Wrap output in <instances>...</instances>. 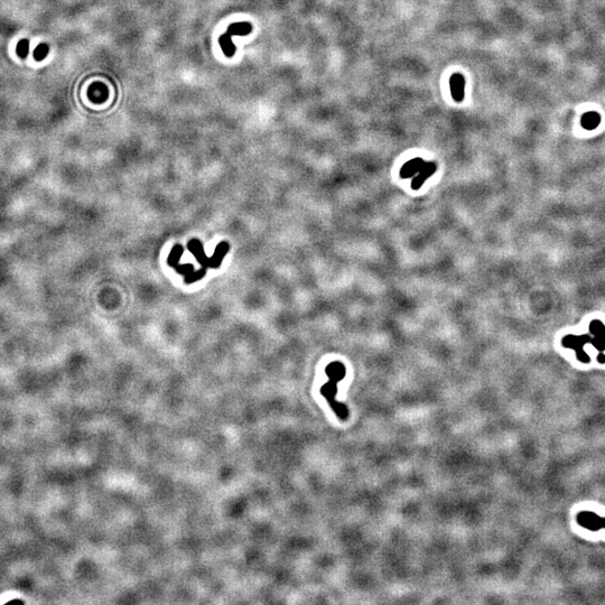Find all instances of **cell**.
Segmentation results:
<instances>
[{
  "label": "cell",
  "mask_w": 605,
  "mask_h": 605,
  "mask_svg": "<svg viewBox=\"0 0 605 605\" xmlns=\"http://www.w3.org/2000/svg\"><path fill=\"white\" fill-rule=\"evenodd\" d=\"M325 372L328 376V382L320 388V394L325 397L335 415L340 419L346 420L348 417L347 407L346 404L335 400V396L338 394V383L344 379V376L346 375V369L342 362L335 361L328 364L325 369Z\"/></svg>",
  "instance_id": "6da1fadb"
},
{
  "label": "cell",
  "mask_w": 605,
  "mask_h": 605,
  "mask_svg": "<svg viewBox=\"0 0 605 605\" xmlns=\"http://www.w3.org/2000/svg\"><path fill=\"white\" fill-rule=\"evenodd\" d=\"M252 29H254V27L249 22H238L231 24L228 27L226 33L219 37V44L221 46L223 54L227 58H232L237 52V47L232 41V37H234V36H247L251 34Z\"/></svg>",
  "instance_id": "7a4b0ae2"
},
{
  "label": "cell",
  "mask_w": 605,
  "mask_h": 605,
  "mask_svg": "<svg viewBox=\"0 0 605 605\" xmlns=\"http://www.w3.org/2000/svg\"><path fill=\"white\" fill-rule=\"evenodd\" d=\"M576 522L580 527L591 531L605 529V517H601L593 511H580L576 516Z\"/></svg>",
  "instance_id": "3957f363"
},
{
  "label": "cell",
  "mask_w": 605,
  "mask_h": 605,
  "mask_svg": "<svg viewBox=\"0 0 605 605\" xmlns=\"http://www.w3.org/2000/svg\"><path fill=\"white\" fill-rule=\"evenodd\" d=\"M450 87L452 98L455 102H462L464 100V89H465V80L464 77L460 73L452 74L450 79Z\"/></svg>",
  "instance_id": "277c9868"
},
{
  "label": "cell",
  "mask_w": 605,
  "mask_h": 605,
  "mask_svg": "<svg viewBox=\"0 0 605 605\" xmlns=\"http://www.w3.org/2000/svg\"><path fill=\"white\" fill-rule=\"evenodd\" d=\"M436 164L435 163H424V165L420 168V171L414 176L411 182V187L414 190H419L423 186L424 182L436 172Z\"/></svg>",
  "instance_id": "5b68a950"
},
{
  "label": "cell",
  "mask_w": 605,
  "mask_h": 605,
  "mask_svg": "<svg viewBox=\"0 0 605 605\" xmlns=\"http://www.w3.org/2000/svg\"><path fill=\"white\" fill-rule=\"evenodd\" d=\"M187 249L190 250L198 262L204 268H209V258L206 257L202 242L198 239H192L187 243Z\"/></svg>",
  "instance_id": "8992f818"
},
{
  "label": "cell",
  "mask_w": 605,
  "mask_h": 605,
  "mask_svg": "<svg viewBox=\"0 0 605 605\" xmlns=\"http://www.w3.org/2000/svg\"><path fill=\"white\" fill-rule=\"evenodd\" d=\"M424 160L422 158H414L408 160V162L404 164V165L402 167V170L399 172L400 177L403 178H410L414 177V176L418 173L420 171V168L424 165Z\"/></svg>",
  "instance_id": "52a82bcc"
},
{
  "label": "cell",
  "mask_w": 605,
  "mask_h": 605,
  "mask_svg": "<svg viewBox=\"0 0 605 605\" xmlns=\"http://www.w3.org/2000/svg\"><path fill=\"white\" fill-rule=\"evenodd\" d=\"M229 243L226 241L220 242L215 248L213 256L209 258V268H219L221 266L224 257H226L228 252H229Z\"/></svg>",
  "instance_id": "ba28073f"
},
{
  "label": "cell",
  "mask_w": 605,
  "mask_h": 605,
  "mask_svg": "<svg viewBox=\"0 0 605 605\" xmlns=\"http://www.w3.org/2000/svg\"><path fill=\"white\" fill-rule=\"evenodd\" d=\"M601 122V117L598 112L588 111L582 117V126L585 129L592 130L598 127Z\"/></svg>",
  "instance_id": "9c48e42d"
},
{
  "label": "cell",
  "mask_w": 605,
  "mask_h": 605,
  "mask_svg": "<svg viewBox=\"0 0 605 605\" xmlns=\"http://www.w3.org/2000/svg\"><path fill=\"white\" fill-rule=\"evenodd\" d=\"M184 252V248L181 246V244H175L173 247V249H172L170 256H168L167 258V263L168 266L175 268L177 264L179 263V260H181L182 256Z\"/></svg>",
  "instance_id": "30bf717a"
},
{
  "label": "cell",
  "mask_w": 605,
  "mask_h": 605,
  "mask_svg": "<svg viewBox=\"0 0 605 605\" xmlns=\"http://www.w3.org/2000/svg\"><path fill=\"white\" fill-rule=\"evenodd\" d=\"M206 269L207 268L202 267L201 269L193 270L192 272H190V274L184 276V283L187 284V285H191V284L199 282V280H201L204 276L206 275Z\"/></svg>",
  "instance_id": "8fae6325"
},
{
  "label": "cell",
  "mask_w": 605,
  "mask_h": 605,
  "mask_svg": "<svg viewBox=\"0 0 605 605\" xmlns=\"http://www.w3.org/2000/svg\"><path fill=\"white\" fill-rule=\"evenodd\" d=\"M28 51H29V42H28V39H22L17 45L18 55L21 56L22 58H25L28 55Z\"/></svg>",
  "instance_id": "7c38bea8"
},
{
  "label": "cell",
  "mask_w": 605,
  "mask_h": 605,
  "mask_svg": "<svg viewBox=\"0 0 605 605\" xmlns=\"http://www.w3.org/2000/svg\"><path fill=\"white\" fill-rule=\"evenodd\" d=\"M47 54H49V46H47L46 44H41V45L35 50L34 58L35 59H37V61H42L43 58H46Z\"/></svg>",
  "instance_id": "4fadbf2b"
},
{
  "label": "cell",
  "mask_w": 605,
  "mask_h": 605,
  "mask_svg": "<svg viewBox=\"0 0 605 605\" xmlns=\"http://www.w3.org/2000/svg\"><path fill=\"white\" fill-rule=\"evenodd\" d=\"M174 269L176 270V272H177V274L183 275V276H186L187 274H190V272H192V271L194 270V266L192 263H183V264H179L178 263L177 266L174 268Z\"/></svg>",
  "instance_id": "5bb4252c"
}]
</instances>
